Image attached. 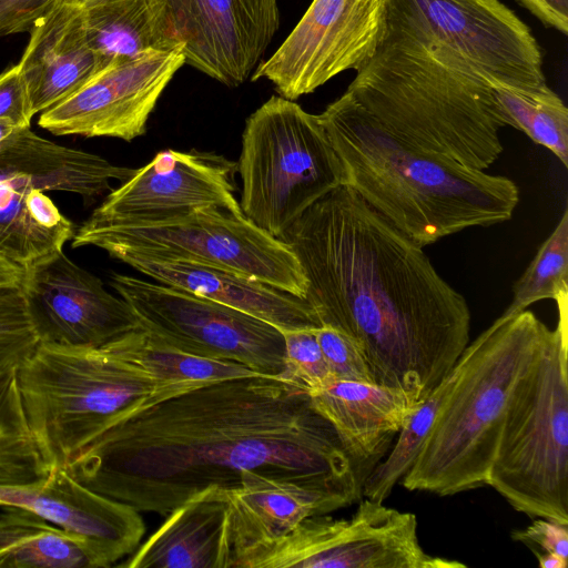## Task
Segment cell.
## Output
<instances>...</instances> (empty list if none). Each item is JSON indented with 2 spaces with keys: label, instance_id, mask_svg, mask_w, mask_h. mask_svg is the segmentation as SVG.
<instances>
[{
  "label": "cell",
  "instance_id": "obj_1",
  "mask_svg": "<svg viewBox=\"0 0 568 568\" xmlns=\"http://www.w3.org/2000/svg\"><path fill=\"white\" fill-rule=\"evenodd\" d=\"M64 468L105 497L164 517L252 471L313 483L353 501L364 483L308 394L264 374L215 381L139 408Z\"/></svg>",
  "mask_w": 568,
  "mask_h": 568
},
{
  "label": "cell",
  "instance_id": "obj_4",
  "mask_svg": "<svg viewBox=\"0 0 568 568\" xmlns=\"http://www.w3.org/2000/svg\"><path fill=\"white\" fill-rule=\"evenodd\" d=\"M345 182L419 246L511 219L517 184L402 141L344 93L318 114Z\"/></svg>",
  "mask_w": 568,
  "mask_h": 568
},
{
  "label": "cell",
  "instance_id": "obj_6",
  "mask_svg": "<svg viewBox=\"0 0 568 568\" xmlns=\"http://www.w3.org/2000/svg\"><path fill=\"white\" fill-rule=\"evenodd\" d=\"M549 327L532 312L500 320L466 346L423 447L402 478L409 491L452 496L487 486L513 394Z\"/></svg>",
  "mask_w": 568,
  "mask_h": 568
},
{
  "label": "cell",
  "instance_id": "obj_19",
  "mask_svg": "<svg viewBox=\"0 0 568 568\" xmlns=\"http://www.w3.org/2000/svg\"><path fill=\"white\" fill-rule=\"evenodd\" d=\"M17 507L85 539L105 567L129 557L145 534L140 513L105 497L52 467L43 479L21 486H0V508Z\"/></svg>",
  "mask_w": 568,
  "mask_h": 568
},
{
  "label": "cell",
  "instance_id": "obj_17",
  "mask_svg": "<svg viewBox=\"0 0 568 568\" xmlns=\"http://www.w3.org/2000/svg\"><path fill=\"white\" fill-rule=\"evenodd\" d=\"M235 173L236 162L213 152L163 150L111 190L88 221L159 222L209 206L239 212Z\"/></svg>",
  "mask_w": 568,
  "mask_h": 568
},
{
  "label": "cell",
  "instance_id": "obj_32",
  "mask_svg": "<svg viewBox=\"0 0 568 568\" xmlns=\"http://www.w3.org/2000/svg\"><path fill=\"white\" fill-rule=\"evenodd\" d=\"M38 343L21 291L0 293V371L19 366Z\"/></svg>",
  "mask_w": 568,
  "mask_h": 568
},
{
  "label": "cell",
  "instance_id": "obj_18",
  "mask_svg": "<svg viewBox=\"0 0 568 568\" xmlns=\"http://www.w3.org/2000/svg\"><path fill=\"white\" fill-rule=\"evenodd\" d=\"M185 63L226 87L243 84L280 27L277 0H164Z\"/></svg>",
  "mask_w": 568,
  "mask_h": 568
},
{
  "label": "cell",
  "instance_id": "obj_5",
  "mask_svg": "<svg viewBox=\"0 0 568 568\" xmlns=\"http://www.w3.org/2000/svg\"><path fill=\"white\" fill-rule=\"evenodd\" d=\"M344 94L410 145L485 171L505 125L489 82L408 42L383 39Z\"/></svg>",
  "mask_w": 568,
  "mask_h": 568
},
{
  "label": "cell",
  "instance_id": "obj_14",
  "mask_svg": "<svg viewBox=\"0 0 568 568\" xmlns=\"http://www.w3.org/2000/svg\"><path fill=\"white\" fill-rule=\"evenodd\" d=\"M386 28V0H313L252 81L265 78L295 101L335 75L359 71L375 55Z\"/></svg>",
  "mask_w": 568,
  "mask_h": 568
},
{
  "label": "cell",
  "instance_id": "obj_35",
  "mask_svg": "<svg viewBox=\"0 0 568 568\" xmlns=\"http://www.w3.org/2000/svg\"><path fill=\"white\" fill-rule=\"evenodd\" d=\"M535 520L525 529L514 530L511 537L531 549L540 548L546 552H554L568 558V525L558 524L545 518Z\"/></svg>",
  "mask_w": 568,
  "mask_h": 568
},
{
  "label": "cell",
  "instance_id": "obj_41",
  "mask_svg": "<svg viewBox=\"0 0 568 568\" xmlns=\"http://www.w3.org/2000/svg\"><path fill=\"white\" fill-rule=\"evenodd\" d=\"M89 1L92 0H54L55 3H65V4H74V6H82Z\"/></svg>",
  "mask_w": 568,
  "mask_h": 568
},
{
  "label": "cell",
  "instance_id": "obj_24",
  "mask_svg": "<svg viewBox=\"0 0 568 568\" xmlns=\"http://www.w3.org/2000/svg\"><path fill=\"white\" fill-rule=\"evenodd\" d=\"M229 504L212 486L173 509L119 567L229 568Z\"/></svg>",
  "mask_w": 568,
  "mask_h": 568
},
{
  "label": "cell",
  "instance_id": "obj_25",
  "mask_svg": "<svg viewBox=\"0 0 568 568\" xmlns=\"http://www.w3.org/2000/svg\"><path fill=\"white\" fill-rule=\"evenodd\" d=\"M81 13L90 48L110 60L182 47L164 0H92Z\"/></svg>",
  "mask_w": 568,
  "mask_h": 568
},
{
  "label": "cell",
  "instance_id": "obj_12",
  "mask_svg": "<svg viewBox=\"0 0 568 568\" xmlns=\"http://www.w3.org/2000/svg\"><path fill=\"white\" fill-rule=\"evenodd\" d=\"M413 513L364 498L349 518L314 515L273 541L236 552L230 568H464L424 550Z\"/></svg>",
  "mask_w": 568,
  "mask_h": 568
},
{
  "label": "cell",
  "instance_id": "obj_13",
  "mask_svg": "<svg viewBox=\"0 0 568 568\" xmlns=\"http://www.w3.org/2000/svg\"><path fill=\"white\" fill-rule=\"evenodd\" d=\"M110 285L140 327L190 355L229 361L264 375L284 371V337L276 326L172 286L112 273Z\"/></svg>",
  "mask_w": 568,
  "mask_h": 568
},
{
  "label": "cell",
  "instance_id": "obj_16",
  "mask_svg": "<svg viewBox=\"0 0 568 568\" xmlns=\"http://www.w3.org/2000/svg\"><path fill=\"white\" fill-rule=\"evenodd\" d=\"M20 291L41 343L97 347L140 328L128 303L63 251L26 267Z\"/></svg>",
  "mask_w": 568,
  "mask_h": 568
},
{
  "label": "cell",
  "instance_id": "obj_11",
  "mask_svg": "<svg viewBox=\"0 0 568 568\" xmlns=\"http://www.w3.org/2000/svg\"><path fill=\"white\" fill-rule=\"evenodd\" d=\"M384 38L413 43L489 84H546L537 40L500 0H386Z\"/></svg>",
  "mask_w": 568,
  "mask_h": 568
},
{
  "label": "cell",
  "instance_id": "obj_21",
  "mask_svg": "<svg viewBox=\"0 0 568 568\" xmlns=\"http://www.w3.org/2000/svg\"><path fill=\"white\" fill-rule=\"evenodd\" d=\"M308 396L313 409L332 426L363 480L386 456L417 407L396 388L333 377Z\"/></svg>",
  "mask_w": 568,
  "mask_h": 568
},
{
  "label": "cell",
  "instance_id": "obj_31",
  "mask_svg": "<svg viewBox=\"0 0 568 568\" xmlns=\"http://www.w3.org/2000/svg\"><path fill=\"white\" fill-rule=\"evenodd\" d=\"M316 328L281 331L284 337V371L281 378L303 388L308 395L332 376L318 345Z\"/></svg>",
  "mask_w": 568,
  "mask_h": 568
},
{
  "label": "cell",
  "instance_id": "obj_37",
  "mask_svg": "<svg viewBox=\"0 0 568 568\" xmlns=\"http://www.w3.org/2000/svg\"><path fill=\"white\" fill-rule=\"evenodd\" d=\"M547 27L568 33V0H517Z\"/></svg>",
  "mask_w": 568,
  "mask_h": 568
},
{
  "label": "cell",
  "instance_id": "obj_2",
  "mask_svg": "<svg viewBox=\"0 0 568 568\" xmlns=\"http://www.w3.org/2000/svg\"><path fill=\"white\" fill-rule=\"evenodd\" d=\"M280 240L302 266L321 324L354 341L374 383L424 402L469 344L470 310L423 247L346 184Z\"/></svg>",
  "mask_w": 568,
  "mask_h": 568
},
{
  "label": "cell",
  "instance_id": "obj_40",
  "mask_svg": "<svg viewBox=\"0 0 568 568\" xmlns=\"http://www.w3.org/2000/svg\"><path fill=\"white\" fill-rule=\"evenodd\" d=\"M19 129L22 128H19L11 122L0 120V142L13 134Z\"/></svg>",
  "mask_w": 568,
  "mask_h": 568
},
{
  "label": "cell",
  "instance_id": "obj_20",
  "mask_svg": "<svg viewBox=\"0 0 568 568\" xmlns=\"http://www.w3.org/2000/svg\"><path fill=\"white\" fill-rule=\"evenodd\" d=\"M114 258L155 282L242 311L281 331L317 328L322 325L305 298L240 272L135 253H119Z\"/></svg>",
  "mask_w": 568,
  "mask_h": 568
},
{
  "label": "cell",
  "instance_id": "obj_34",
  "mask_svg": "<svg viewBox=\"0 0 568 568\" xmlns=\"http://www.w3.org/2000/svg\"><path fill=\"white\" fill-rule=\"evenodd\" d=\"M27 82L19 64L0 74V120L30 128L33 116Z\"/></svg>",
  "mask_w": 568,
  "mask_h": 568
},
{
  "label": "cell",
  "instance_id": "obj_29",
  "mask_svg": "<svg viewBox=\"0 0 568 568\" xmlns=\"http://www.w3.org/2000/svg\"><path fill=\"white\" fill-rule=\"evenodd\" d=\"M456 377L455 366L407 417L389 453L366 476L362 496L384 503L416 460L436 415Z\"/></svg>",
  "mask_w": 568,
  "mask_h": 568
},
{
  "label": "cell",
  "instance_id": "obj_9",
  "mask_svg": "<svg viewBox=\"0 0 568 568\" xmlns=\"http://www.w3.org/2000/svg\"><path fill=\"white\" fill-rule=\"evenodd\" d=\"M134 169L68 148L22 128L0 142V256L26 268L63 251L74 224L48 191L90 202Z\"/></svg>",
  "mask_w": 568,
  "mask_h": 568
},
{
  "label": "cell",
  "instance_id": "obj_15",
  "mask_svg": "<svg viewBox=\"0 0 568 568\" xmlns=\"http://www.w3.org/2000/svg\"><path fill=\"white\" fill-rule=\"evenodd\" d=\"M184 63L183 47L116 58L79 90L41 112L38 124L54 135L130 142L145 133L161 94Z\"/></svg>",
  "mask_w": 568,
  "mask_h": 568
},
{
  "label": "cell",
  "instance_id": "obj_28",
  "mask_svg": "<svg viewBox=\"0 0 568 568\" xmlns=\"http://www.w3.org/2000/svg\"><path fill=\"white\" fill-rule=\"evenodd\" d=\"M18 366L0 371V486H21L48 476L28 423L18 383Z\"/></svg>",
  "mask_w": 568,
  "mask_h": 568
},
{
  "label": "cell",
  "instance_id": "obj_38",
  "mask_svg": "<svg viewBox=\"0 0 568 568\" xmlns=\"http://www.w3.org/2000/svg\"><path fill=\"white\" fill-rule=\"evenodd\" d=\"M24 268L0 256V293L20 290Z\"/></svg>",
  "mask_w": 568,
  "mask_h": 568
},
{
  "label": "cell",
  "instance_id": "obj_10",
  "mask_svg": "<svg viewBox=\"0 0 568 568\" xmlns=\"http://www.w3.org/2000/svg\"><path fill=\"white\" fill-rule=\"evenodd\" d=\"M71 241L72 247L95 246L112 257L135 253L229 268L301 298L307 292V280L291 246L256 226L242 211L209 206L145 223L85 220Z\"/></svg>",
  "mask_w": 568,
  "mask_h": 568
},
{
  "label": "cell",
  "instance_id": "obj_39",
  "mask_svg": "<svg viewBox=\"0 0 568 568\" xmlns=\"http://www.w3.org/2000/svg\"><path fill=\"white\" fill-rule=\"evenodd\" d=\"M537 556L538 564L541 568H566L567 567V559L560 557L557 554L554 552H546L544 551L538 552L534 551Z\"/></svg>",
  "mask_w": 568,
  "mask_h": 568
},
{
  "label": "cell",
  "instance_id": "obj_3",
  "mask_svg": "<svg viewBox=\"0 0 568 568\" xmlns=\"http://www.w3.org/2000/svg\"><path fill=\"white\" fill-rule=\"evenodd\" d=\"M17 373L28 423L52 468L139 408L252 371L186 354L140 327L97 347L39 342Z\"/></svg>",
  "mask_w": 568,
  "mask_h": 568
},
{
  "label": "cell",
  "instance_id": "obj_26",
  "mask_svg": "<svg viewBox=\"0 0 568 568\" xmlns=\"http://www.w3.org/2000/svg\"><path fill=\"white\" fill-rule=\"evenodd\" d=\"M0 567L101 568L105 564L82 537L32 511L2 507Z\"/></svg>",
  "mask_w": 568,
  "mask_h": 568
},
{
  "label": "cell",
  "instance_id": "obj_33",
  "mask_svg": "<svg viewBox=\"0 0 568 568\" xmlns=\"http://www.w3.org/2000/svg\"><path fill=\"white\" fill-rule=\"evenodd\" d=\"M315 334L333 378L374 383L362 353L349 336L326 324L317 327Z\"/></svg>",
  "mask_w": 568,
  "mask_h": 568
},
{
  "label": "cell",
  "instance_id": "obj_22",
  "mask_svg": "<svg viewBox=\"0 0 568 568\" xmlns=\"http://www.w3.org/2000/svg\"><path fill=\"white\" fill-rule=\"evenodd\" d=\"M224 491L229 504L230 565L236 552L278 539L307 517L354 503L339 491L313 483L254 471Z\"/></svg>",
  "mask_w": 568,
  "mask_h": 568
},
{
  "label": "cell",
  "instance_id": "obj_8",
  "mask_svg": "<svg viewBox=\"0 0 568 568\" xmlns=\"http://www.w3.org/2000/svg\"><path fill=\"white\" fill-rule=\"evenodd\" d=\"M236 172L243 214L278 239L308 207L345 182L318 114L275 95L246 119Z\"/></svg>",
  "mask_w": 568,
  "mask_h": 568
},
{
  "label": "cell",
  "instance_id": "obj_27",
  "mask_svg": "<svg viewBox=\"0 0 568 568\" xmlns=\"http://www.w3.org/2000/svg\"><path fill=\"white\" fill-rule=\"evenodd\" d=\"M505 123L523 131L535 143L550 150L568 166V109L547 84L518 88L490 84Z\"/></svg>",
  "mask_w": 568,
  "mask_h": 568
},
{
  "label": "cell",
  "instance_id": "obj_36",
  "mask_svg": "<svg viewBox=\"0 0 568 568\" xmlns=\"http://www.w3.org/2000/svg\"><path fill=\"white\" fill-rule=\"evenodd\" d=\"M54 3V0H0V36L30 33Z\"/></svg>",
  "mask_w": 568,
  "mask_h": 568
},
{
  "label": "cell",
  "instance_id": "obj_7",
  "mask_svg": "<svg viewBox=\"0 0 568 568\" xmlns=\"http://www.w3.org/2000/svg\"><path fill=\"white\" fill-rule=\"evenodd\" d=\"M510 399L487 486L530 518L568 525V297Z\"/></svg>",
  "mask_w": 568,
  "mask_h": 568
},
{
  "label": "cell",
  "instance_id": "obj_23",
  "mask_svg": "<svg viewBox=\"0 0 568 568\" xmlns=\"http://www.w3.org/2000/svg\"><path fill=\"white\" fill-rule=\"evenodd\" d=\"M29 34L18 64L33 114L71 95L114 60L90 48L81 6L54 3Z\"/></svg>",
  "mask_w": 568,
  "mask_h": 568
},
{
  "label": "cell",
  "instance_id": "obj_30",
  "mask_svg": "<svg viewBox=\"0 0 568 568\" xmlns=\"http://www.w3.org/2000/svg\"><path fill=\"white\" fill-rule=\"evenodd\" d=\"M568 296V210L535 257L514 285L513 301L498 317L506 320L541 300L558 301Z\"/></svg>",
  "mask_w": 568,
  "mask_h": 568
}]
</instances>
